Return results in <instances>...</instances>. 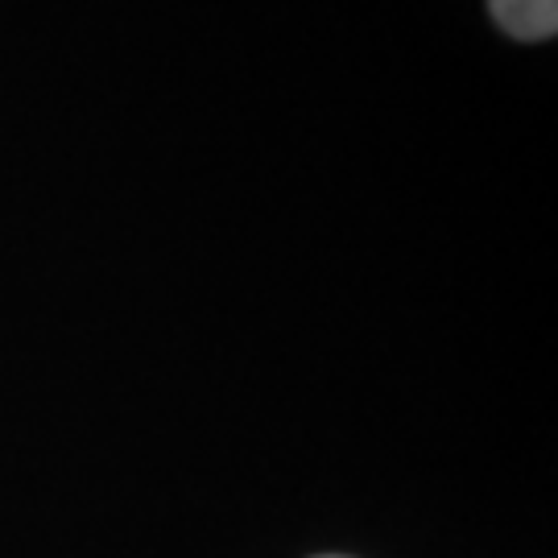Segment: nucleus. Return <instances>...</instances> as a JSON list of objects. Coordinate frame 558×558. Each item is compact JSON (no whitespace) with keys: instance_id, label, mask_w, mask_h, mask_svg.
<instances>
[{"instance_id":"obj_1","label":"nucleus","mask_w":558,"mask_h":558,"mask_svg":"<svg viewBox=\"0 0 558 558\" xmlns=\"http://www.w3.org/2000/svg\"><path fill=\"white\" fill-rule=\"evenodd\" d=\"M488 9L509 38L542 41L558 29V0H488Z\"/></svg>"}]
</instances>
